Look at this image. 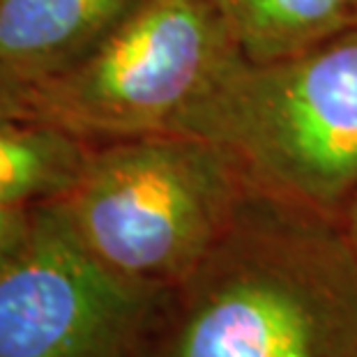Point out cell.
<instances>
[{
  "label": "cell",
  "instance_id": "cell-10",
  "mask_svg": "<svg viewBox=\"0 0 357 357\" xmlns=\"http://www.w3.org/2000/svg\"><path fill=\"white\" fill-rule=\"evenodd\" d=\"M0 118H33L30 90L0 79Z\"/></svg>",
  "mask_w": 357,
  "mask_h": 357
},
{
  "label": "cell",
  "instance_id": "cell-1",
  "mask_svg": "<svg viewBox=\"0 0 357 357\" xmlns=\"http://www.w3.org/2000/svg\"><path fill=\"white\" fill-rule=\"evenodd\" d=\"M139 357H357V258L337 217L254 185L166 291Z\"/></svg>",
  "mask_w": 357,
  "mask_h": 357
},
{
  "label": "cell",
  "instance_id": "cell-9",
  "mask_svg": "<svg viewBox=\"0 0 357 357\" xmlns=\"http://www.w3.org/2000/svg\"><path fill=\"white\" fill-rule=\"evenodd\" d=\"M33 208L0 203V263H3L28 235L30 219H33Z\"/></svg>",
  "mask_w": 357,
  "mask_h": 357
},
{
  "label": "cell",
  "instance_id": "cell-7",
  "mask_svg": "<svg viewBox=\"0 0 357 357\" xmlns=\"http://www.w3.org/2000/svg\"><path fill=\"white\" fill-rule=\"evenodd\" d=\"M240 56L265 65L357 28V0H212Z\"/></svg>",
  "mask_w": 357,
  "mask_h": 357
},
{
  "label": "cell",
  "instance_id": "cell-6",
  "mask_svg": "<svg viewBox=\"0 0 357 357\" xmlns=\"http://www.w3.org/2000/svg\"><path fill=\"white\" fill-rule=\"evenodd\" d=\"M143 0H3L0 79L33 93L86 60Z\"/></svg>",
  "mask_w": 357,
  "mask_h": 357
},
{
  "label": "cell",
  "instance_id": "cell-3",
  "mask_svg": "<svg viewBox=\"0 0 357 357\" xmlns=\"http://www.w3.org/2000/svg\"><path fill=\"white\" fill-rule=\"evenodd\" d=\"M229 148L258 189L341 217L357 192V28L242 63L182 127Z\"/></svg>",
  "mask_w": 357,
  "mask_h": 357
},
{
  "label": "cell",
  "instance_id": "cell-12",
  "mask_svg": "<svg viewBox=\"0 0 357 357\" xmlns=\"http://www.w3.org/2000/svg\"><path fill=\"white\" fill-rule=\"evenodd\" d=\"M0 3H3V0H0Z\"/></svg>",
  "mask_w": 357,
  "mask_h": 357
},
{
  "label": "cell",
  "instance_id": "cell-8",
  "mask_svg": "<svg viewBox=\"0 0 357 357\" xmlns=\"http://www.w3.org/2000/svg\"><path fill=\"white\" fill-rule=\"evenodd\" d=\"M90 146L33 118H0V203L33 205L70 192Z\"/></svg>",
  "mask_w": 357,
  "mask_h": 357
},
{
  "label": "cell",
  "instance_id": "cell-11",
  "mask_svg": "<svg viewBox=\"0 0 357 357\" xmlns=\"http://www.w3.org/2000/svg\"><path fill=\"white\" fill-rule=\"evenodd\" d=\"M339 222H341V226H344L348 245H351L353 254L357 258V192L351 196V201L346 203V208H344V212H341Z\"/></svg>",
  "mask_w": 357,
  "mask_h": 357
},
{
  "label": "cell",
  "instance_id": "cell-2",
  "mask_svg": "<svg viewBox=\"0 0 357 357\" xmlns=\"http://www.w3.org/2000/svg\"><path fill=\"white\" fill-rule=\"evenodd\" d=\"M252 189L229 148L196 134H150L90 146L56 201L113 272L173 288L229 231Z\"/></svg>",
  "mask_w": 357,
  "mask_h": 357
},
{
  "label": "cell",
  "instance_id": "cell-4",
  "mask_svg": "<svg viewBox=\"0 0 357 357\" xmlns=\"http://www.w3.org/2000/svg\"><path fill=\"white\" fill-rule=\"evenodd\" d=\"M242 63L212 0H143L86 60L33 88L30 111L88 146L180 134Z\"/></svg>",
  "mask_w": 357,
  "mask_h": 357
},
{
  "label": "cell",
  "instance_id": "cell-5",
  "mask_svg": "<svg viewBox=\"0 0 357 357\" xmlns=\"http://www.w3.org/2000/svg\"><path fill=\"white\" fill-rule=\"evenodd\" d=\"M166 291L113 272L40 203L0 263V357H139Z\"/></svg>",
  "mask_w": 357,
  "mask_h": 357
}]
</instances>
